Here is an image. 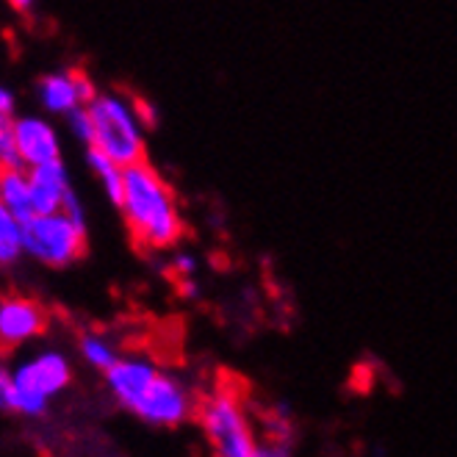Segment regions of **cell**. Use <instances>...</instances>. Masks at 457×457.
Wrapping results in <instances>:
<instances>
[{
	"label": "cell",
	"mask_w": 457,
	"mask_h": 457,
	"mask_svg": "<svg viewBox=\"0 0 457 457\" xmlns=\"http://www.w3.org/2000/svg\"><path fill=\"white\" fill-rule=\"evenodd\" d=\"M22 255L47 269H67L87 255V222L70 213L47 211L22 222Z\"/></svg>",
	"instance_id": "5"
},
{
	"label": "cell",
	"mask_w": 457,
	"mask_h": 457,
	"mask_svg": "<svg viewBox=\"0 0 457 457\" xmlns=\"http://www.w3.org/2000/svg\"><path fill=\"white\" fill-rule=\"evenodd\" d=\"M170 266H172V272L178 278H195V272H197V258L192 253H186V250H178L172 255Z\"/></svg>",
	"instance_id": "17"
},
{
	"label": "cell",
	"mask_w": 457,
	"mask_h": 457,
	"mask_svg": "<svg viewBox=\"0 0 457 457\" xmlns=\"http://www.w3.org/2000/svg\"><path fill=\"white\" fill-rule=\"evenodd\" d=\"M178 291L183 294V297H197L200 286H197L195 278H178Z\"/></svg>",
	"instance_id": "20"
},
{
	"label": "cell",
	"mask_w": 457,
	"mask_h": 457,
	"mask_svg": "<svg viewBox=\"0 0 457 457\" xmlns=\"http://www.w3.org/2000/svg\"><path fill=\"white\" fill-rule=\"evenodd\" d=\"M97 95L92 78L80 70L50 72L39 80V103L50 114H70L78 105H87Z\"/></svg>",
	"instance_id": "9"
},
{
	"label": "cell",
	"mask_w": 457,
	"mask_h": 457,
	"mask_svg": "<svg viewBox=\"0 0 457 457\" xmlns=\"http://www.w3.org/2000/svg\"><path fill=\"white\" fill-rule=\"evenodd\" d=\"M105 374L117 405L150 427H180L195 416V396L175 374L145 358H117Z\"/></svg>",
	"instance_id": "2"
},
{
	"label": "cell",
	"mask_w": 457,
	"mask_h": 457,
	"mask_svg": "<svg viewBox=\"0 0 457 457\" xmlns=\"http://www.w3.org/2000/svg\"><path fill=\"white\" fill-rule=\"evenodd\" d=\"M47 308L25 294H4L0 297V353L37 341L47 330Z\"/></svg>",
	"instance_id": "7"
},
{
	"label": "cell",
	"mask_w": 457,
	"mask_h": 457,
	"mask_svg": "<svg viewBox=\"0 0 457 457\" xmlns=\"http://www.w3.org/2000/svg\"><path fill=\"white\" fill-rule=\"evenodd\" d=\"M6 4H9L14 12H20V14H29V12L34 9L37 0H6Z\"/></svg>",
	"instance_id": "21"
},
{
	"label": "cell",
	"mask_w": 457,
	"mask_h": 457,
	"mask_svg": "<svg viewBox=\"0 0 457 457\" xmlns=\"http://www.w3.org/2000/svg\"><path fill=\"white\" fill-rule=\"evenodd\" d=\"M67 117V128H70V133L72 137L80 142V145H92V117H89V109L87 105H78V109H72L70 114H64Z\"/></svg>",
	"instance_id": "15"
},
{
	"label": "cell",
	"mask_w": 457,
	"mask_h": 457,
	"mask_svg": "<svg viewBox=\"0 0 457 457\" xmlns=\"http://www.w3.org/2000/svg\"><path fill=\"white\" fill-rule=\"evenodd\" d=\"M4 167H20V158H17L14 137H12V117L0 114V170Z\"/></svg>",
	"instance_id": "16"
},
{
	"label": "cell",
	"mask_w": 457,
	"mask_h": 457,
	"mask_svg": "<svg viewBox=\"0 0 457 457\" xmlns=\"http://www.w3.org/2000/svg\"><path fill=\"white\" fill-rule=\"evenodd\" d=\"M14 109H17L14 92L9 87L0 84V114H4V117H14Z\"/></svg>",
	"instance_id": "19"
},
{
	"label": "cell",
	"mask_w": 457,
	"mask_h": 457,
	"mask_svg": "<svg viewBox=\"0 0 457 457\" xmlns=\"http://www.w3.org/2000/svg\"><path fill=\"white\" fill-rule=\"evenodd\" d=\"M195 416L208 446L222 457H255L261 444L255 427L241 405V399L228 388H220L195 402Z\"/></svg>",
	"instance_id": "4"
},
{
	"label": "cell",
	"mask_w": 457,
	"mask_h": 457,
	"mask_svg": "<svg viewBox=\"0 0 457 457\" xmlns=\"http://www.w3.org/2000/svg\"><path fill=\"white\" fill-rule=\"evenodd\" d=\"M87 164H89L92 175L100 180L105 197H109L117 205L120 203V195H122V167L114 164L109 155H103L95 147H87Z\"/></svg>",
	"instance_id": "12"
},
{
	"label": "cell",
	"mask_w": 457,
	"mask_h": 457,
	"mask_svg": "<svg viewBox=\"0 0 457 457\" xmlns=\"http://www.w3.org/2000/svg\"><path fill=\"white\" fill-rule=\"evenodd\" d=\"M25 175H29V192H31L34 213L59 211L64 195L72 189L70 172H67V164L62 161V155L42 161V164H34V167H25Z\"/></svg>",
	"instance_id": "10"
},
{
	"label": "cell",
	"mask_w": 457,
	"mask_h": 457,
	"mask_svg": "<svg viewBox=\"0 0 457 457\" xmlns=\"http://www.w3.org/2000/svg\"><path fill=\"white\" fill-rule=\"evenodd\" d=\"M92 117V145L103 155H109L114 164L128 167L145 158V125L137 117L133 100L120 92H97L89 103Z\"/></svg>",
	"instance_id": "3"
},
{
	"label": "cell",
	"mask_w": 457,
	"mask_h": 457,
	"mask_svg": "<svg viewBox=\"0 0 457 457\" xmlns=\"http://www.w3.org/2000/svg\"><path fill=\"white\" fill-rule=\"evenodd\" d=\"M72 383V366L59 349H42L12 369V413L39 419L50 402Z\"/></svg>",
	"instance_id": "6"
},
{
	"label": "cell",
	"mask_w": 457,
	"mask_h": 457,
	"mask_svg": "<svg viewBox=\"0 0 457 457\" xmlns=\"http://www.w3.org/2000/svg\"><path fill=\"white\" fill-rule=\"evenodd\" d=\"M12 137L20 167H34L62 155L59 130L45 117H12Z\"/></svg>",
	"instance_id": "8"
},
{
	"label": "cell",
	"mask_w": 457,
	"mask_h": 457,
	"mask_svg": "<svg viewBox=\"0 0 457 457\" xmlns=\"http://www.w3.org/2000/svg\"><path fill=\"white\" fill-rule=\"evenodd\" d=\"M78 346H80V358H84L97 371H105V369H109L120 358L114 344L109 338H103V336H95V333H87L84 338H80Z\"/></svg>",
	"instance_id": "14"
},
{
	"label": "cell",
	"mask_w": 457,
	"mask_h": 457,
	"mask_svg": "<svg viewBox=\"0 0 457 457\" xmlns=\"http://www.w3.org/2000/svg\"><path fill=\"white\" fill-rule=\"evenodd\" d=\"M0 205H4L6 211H12L20 222L34 217L25 167H4L0 170Z\"/></svg>",
	"instance_id": "11"
},
{
	"label": "cell",
	"mask_w": 457,
	"mask_h": 457,
	"mask_svg": "<svg viewBox=\"0 0 457 457\" xmlns=\"http://www.w3.org/2000/svg\"><path fill=\"white\" fill-rule=\"evenodd\" d=\"M0 413H12V369L0 366Z\"/></svg>",
	"instance_id": "18"
},
{
	"label": "cell",
	"mask_w": 457,
	"mask_h": 457,
	"mask_svg": "<svg viewBox=\"0 0 457 457\" xmlns=\"http://www.w3.org/2000/svg\"><path fill=\"white\" fill-rule=\"evenodd\" d=\"M117 208L133 245L150 253H167L180 245L186 222L172 186L161 172L147 164V158L122 167V195Z\"/></svg>",
	"instance_id": "1"
},
{
	"label": "cell",
	"mask_w": 457,
	"mask_h": 457,
	"mask_svg": "<svg viewBox=\"0 0 457 457\" xmlns=\"http://www.w3.org/2000/svg\"><path fill=\"white\" fill-rule=\"evenodd\" d=\"M22 258V222L0 205V269H9Z\"/></svg>",
	"instance_id": "13"
}]
</instances>
